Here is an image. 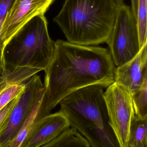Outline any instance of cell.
<instances>
[{
    "instance_id": "1",
    "label": "cell",
    "mask_w": 147,
    "mask_h": 147,
    "mask_svg": "<svg viewBox=\"0 0 147 147\" xmlns=\"http://www.w3.org/2000/svg\"><path fill=\"white\" fill-rule=\"evenodd\" d=\"M51 62L45 71L44 87L51 110L66 96L91 85L107 88L114 82L116 66L107 48L58 40Z\"/></svg>"
},
{
    "instance_id": "2",
    "label": "cell",
    "mask_w": 147,
    "mask_h": 147,
    "mask_svg": "<svg viewBox=\"0 0 147 147\" xmlns=\"http://www.w3.org/2000/svg\"><path fill=\"white\" fill-rule=\"evenodd\" d=\"M55 42L49 36L44 15L37 16L22 27L5 45L1 78L5 85L24 84L47 69L52 60Z\"/></svg>"
},
{
    "instance_id": "3",
    "label": "cell",
    "mask_w": 147,
    "mask_h": 147,
    "mask_svg": "<svg viewBox=\"0 0 147 147\" xmlns=\"http://www.w3.org/2000/svg\"><path fill=\"white\" fill-rule=\"evenodd\" d=\"M118 9L113 0H65L54 21L68 42L98 45L108 40Z\"/></svg>"
},
{
    "instance_id": "4",
    "label": "cell",
    "mask_w": 147,
    "mask_h": 147,
    "mask_svg": "<svg viewBox=\"0 0 147 147\" xmlns=\"http://www.w3.org/2000/svg\"><path fill=\"white\" fill-rule=\"evenodd\" d=\"M115 65L118 67L133 59L140 50L136 20L131 8H119L114 25L106 42Z\"/></svg>"
},
{
    "instance_id": "5",
    "label": "cell",
    "mask_w": 147,
    "mask_h": 147,
    "mask_svg": "<svg viewBox=\"0 0 147 147\" xmlns=\"http://www.w3.org/2000/svg\"><path fill=\"white\" fill-rule=\"evenodd\" d=\"M110 124L121 147H128L129 127L135 115L131 94L114 82L104 92Z\"/></svg>"
},
{
    "instance_id": "6",
    "label": "cell",
    "mask_w": 147,
    "mask_h": 147,
    "mask_svg": "<svg viewBox=\"0 0 147 147\" xmlns=\"http://www.w3.org/2000/svg\"><path fill=\"white\" fill-rule=\"evenodd\" d=\"M24 84L25 89L17 97L8 118L7 127L0 136V146L13 142L44 90L41 79L37 74Z\"/></svg>"
},
{
    "instance_id": "7",
    "label": "cell",
    "mask_w": 147,
    "mask_h": 147,
    "mask_svg": "<svg viewBox=\"0 0 147 147\" xmlns=\"http://www.w3.org/2000/svg\"><path fill=\"white\" fill-rule=\"evenodd\" d=\"M54 0H16L3 23V48L26 23L37 16L44 15Z\"/></svg>"
},
{
    "instance_id": "8",
    "label": "cell",
    "mask_w": 147,
    "mask_h": 147,
    "mask_svg": "<svg viewBox=\"0 0 147 147\" xmlns=\"http://www.w3.org/2000/svg\"><path fill=\"white\" fill-rule=\"evenodd\" d=\"M147 44L133 59L116 67L114 82L131 94L138 90L147 78Z\"/></svg>"
},
{
    "instance_id": "9",
    "label": "cell",
    "mask_w": 147,
    "mask_h": 147,
    "mask_svg": "<svg viewBox=\"0 0 147 147\" xmlns=\"http://www.w3.org/2000/svg\"><path fill=\"white\" fill-rule=\"evenodd\" d=\"M70 127L61 112L50 114L41 119L34 128L22 147H41L57 138Z\"/></svg>"
},
{
    "instance_id": "10",
    "label": "cell",
    "mask_w": 147,
    "mask_h": 147,
    "mask_svg": "<svg viewBox=\"0 0 147 147\" xmlns=\"http://www.w3.org/2000/svg\"><path fill=\"white\" fill-rule=\"evenodd\" d=\"M51 110L48 104L44 88L34 108L12 142L11 147H22L37 123L43 117L51 114Z\"/></svg>"
},
{
    "instance_id": "11",
    "label": "cell",
    "mask_w": 147,
    "mask_h": 147,
    "mask_svg": "<svg viewBox=\"0 0 147 147\" xmlns=\"http://www.w3.org/2000/svg\"><path fill=\"white\" fill-rule=\"evenodd\" d=\"M41 147H91L76 128L71 127L49 143Z\"/></svg>"
},
{
    "instance_id": "12",
    "label": "cell",
    "mask_w": 147,
    "mask_h": 147,
    "mask_svg": "<svg viewBox=\"0 0 147 147\" xmlns=\"http://www.w3.org/2000/svg\"><path fill=\"white\" fill-rule=\"evenodd\" d=\"M128 147H147V117L135 115L129 127Z\"/></svg>"
},
{
    "instance_id": "13",
    "label": "cell",
    "mask_w": 147,
    "mask_h": 147,
    "mask_svg": "<svg viewBox=\"0 0 147 147\" xmlns=\"http://www.w3.org/2000/svg\"><path fill=\"white\" fill-rule=\"evenodd\" d=\"M131 96L135 115L141 118L147 117V78L140 88Z\"/></svg>"
},
{
    "instance_id": "14",
    "label": "cell",
    "mask_w": 147,
    "mask_h": 147,
    "mask_svg": "<svg viewBox=\"0 0 147 147\" xmlns=\"http://www.w3.org/2000/svg\"><path fill=\"white\" fill-rule=\"evenodd\" d=\"M147 0H138L136 23L139 34L140 49L147 43Z\"/></svg>"
},
{
    "instance_id": "15",
    "label": "cell",
    "mask_w": 147,
    "mask_h": 147,
    "mask_svg": "<svg viewBox=\"0 0 147 147\" xmlns=\"http://www.w3.org/2000/svg\"><path fill=\"white\" fill-rule=\"evenodd\" d=\"M25 89L24 84L6 85L0 90V111L20 95Z\"/></svg>"
},
{
    "instance_id": "16",
    "label": "cell",
    "mask_w": 147,
    "mask_h": 147,
    "mask_svg": "<svg viewBox=\"0 0 147 147\" xmlns=\"http://www.w3.org/2000/svg\"><path fill=\"white\" fill-rule=\"evenodd\" d=\"M16 0H0V54L2 57L3 49L2 29L3 23Z\"/></svg>"
},
{
    "instance_id": "17",
    "label": "cell",
    "mask_w": 147,
    "mask_h": 147,
    "mask_svg": "<svg viewBox=\"0 0 147 147\" xmlns=\"http://www.w3.org/2000/svg\"><path fill=\"white\" fill-rule=\"evenodd\" d=\"M17 97L0 111V136L5 130L7 127L8 118L16 102Z\"/></svg>"
},
{
    "instance_id": "18",
    "label": "cell",
    "mask_w": 147,
    "mask_h": 147,
    "mask_svg": "<svg viewBox=\"0 0 147 147\" xmlns=\"http://www.w3.org/2000/svg\"><path fill=\"white\" fill-rule=\"evenodd\" d=\"M138 0H131V9L134 16L136 19V15H137V6H138Z\"/></svg>"
},
{
    "instance_id": "19",
    "label": "cell",
    "mask_w": 147,
    "mask_h": 147,
    "mask_svg": "<svg viewBox=\"0 0 147 147\" xmlns=\"http://www.w3.org/2000/svg\"><path fill=\"white\" fill-rule=\"evenodd\" d=\"M113 1L118 8L120 7L125 4L124 0H113Z\"/></svg>"
},
{
    "instance_id": "20",
    "label": "cell",
    "mask_w": 147,
    "mask_h": 147,
    "mask_svg": "<svg viewBox=\"0 0 147 147\" xmlns=\"http://www.w3.org/2000/svg\"><path fill=\"white\" fill-rule=\"evenodd\" d=\"M1 72H0V90L6 85L3 82L1 78Z\"/></svg>"
},
{
    "instance_id": "21",
    "label": "cell",
    "mask_w": 147,
    "mask_h": 147,
    "mask_svg": "<svg viewBox=\"0 0 147 147\" xmlns=\"http://www.w3.org/2000/svg\"><path fill=\"white\" fill-rule=\"evenodd\" d=\"M3 70L2 61L1 56L0 54V72H1Z\"/></svg>"
},
{
    "instance_id": "22",
    "label": "cell",
    "mask_w": 147,
    "mask_h": 147,
    "mask_svg": "<svg viewBox=\"0 0 147 147\" xmlns=\"http://www.w3.org/2000/svg\"><path fill=\"white\" fill-rule=\"evenodd\" d=\"M11 145H12V142H9L3 146H1L0 147H11Z\"/></svg>"
}]
</instances>
